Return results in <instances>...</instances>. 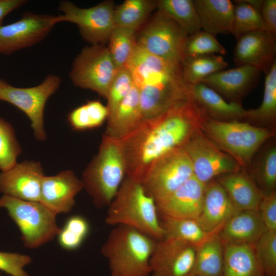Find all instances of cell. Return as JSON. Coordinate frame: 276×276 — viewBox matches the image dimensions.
<instances>
[{
    "mask_svg": "<svg viewBox=\"0 0 276 276\" xmlns=\"http://www.w3.org/2000/svg\"><path fill=\"white\" fill-rule=\"evenodd\" d=\"M208 118L191 98L155 117L144 120L120 139L126 163V176L141 182L151 165L175 149L182 148L201 129Z\"/></svg>",
    "mask_w": 276,
    "mask_h": 276,
    "instance_id": "obj_1",
    "label": "cell"
},
{
    "mask_svg": "<svg viewBox=\"0 0 276 276\" xmlns=\"http://www.w3.org/2000/svg\"><path fill=\"white\" fill-rule=\"evenodd\" d=\"M125 66L140 91L143 120L158 116L189 98L181 63L155 56L136 44Z\"/></svg>",
    "mask_w": 276,
    "mask_h": 276,
    "instance_id": "obj_2",
    "label": "cell"
},
{
    "mask_svg": "<svg viewBox=\"0 0 276 276\" xmlns=\"http://www.w3.org/2000/svg\"><path fill=\"white\" fill-rule=\"evenodd\" d=\"M107 207L108 225L129 226L156 241L164 238L156 202L140 182L126 176Z\"/></svg>",
    "mask_w": 276,
    "mask_h": 276,
    "instance_id": "obj_3",
    "label": "cell"
},
{
    "mask_svg": "<svg viewBox=\"0 0 276 276\" xmlns=\"http://www.w3.org/2000/svg\"><path fill=\"white\" fill-rule=\"evenodd\" d=\"M126 176L120 139L103 134L98 153L84 170L81 181L97 208L108 206Z\"/></svg>",
    "mask_w": 276,
    "mask_h": 276,
    "instance_id": "obj_4",
    "label": "cell"
},
{
    "mask_svg": "<svg viewBox=\"0 0 276 276\" xmlns=\"http://www.w3.org/2000/svg\"><path fill=\"white\" fill-rule=\"evenodd\" d=\"M155 242L134 228L115 226L101 248L110 276H150V260Z\"/></svg>",
    "mask_w": 276,
    "mask_h": 276,
    "instance_id": "obj_5",
    "label": "cell"
},
{
    "mask_svg": "<svg viewBox=\"0 0 276 276\" xmlns=\"http://www.w3.org/2000/svg\"><path fill=\"white\" fill-rule=\"evenodd\" d=\"M202 131L221 150L244 169H248L255 154L275 130L256 126L243 121H217L208 118Z\"/></svg>",
    "mask_w": 276,
    "mask_h": 276,
    "instance_id": "obj_6",
    "label": "cell"
},
{
    "mask_svg": "<svg viewBox=\"0 0 276 276\" xmlns=\"http://www.w3.org/2000/svg\"><path fill=\"white\" fill-rule=\"evenodd\" d=\"M5 208L19 227L24 244L35 248L52 240L61 231L57 214L39 202L21 200L4 195L0 208Z\"/></svg>",
    "mask_w": 276,
    "mask_h": 276,
    "instance_id": "obj_7",
    "label": "cell"
},
{
    "mask_svg": "<svg viewBox=\"0 0 276 276\" xmlns=\"http://www.w3.org/2000/svg\"><path fill=\"white\" fill-rule=\"evenodd\" d=\"M193 175L191 161L183 148H179L155 160L140 183L157 202L166 198Z\"/></svg>",
    "mask_w": 276,
    "mask_h": 276,
    "instance_id": "obj_8",
    "label": "cell"
},
{
    "mask_svg": "<svg viewBox=\"0 0 276 276\" xmlns=\"http://www.w3.org/2000/svg\"><path fill=\"white\" fill-rule=\"evenodd\" d=\"M188 35L174 20L157 10L150 20L136 33V44L162 59L181 63Z\"/></svg>",
    "mask_w": 276,
    "mask_h": 276,
    "instance_id": "obj_9",
    "label": "cell"
},
{
    "mask_svg": "<svg viewBox=\"0 0 276 276\" xmlns=\"http://www.w3.org/2000/svg\"><path fill=\"white\" fill-rule=\"evenodd\" d=\"M117 71L108 48L92 44L84 48L77 56L70 77L75 86L90 89L106 98Z\"/></svg>",
    "mask_w": 276,
    "mask_h": 276,
    "instance_id": "obj_10",
    "label": "cell"
},
{
    "mask_svg": "<svg viewBox=\"0 0 276 276\" xmlns=\"http://www.w3.org/2000/svg\"><path fill=\"white\" fill-rule=\"evenodd\" d=\"M60 83V78L53 75H48L39 85L31 87H14L5 81L0 85V100L7 102L22 111L31 122L35 138L43 141L46 138L43 123L44 106Z\"/></svg>",
    "mask_w": 276,
    "mask_h": 276,
    "instance_id": "obj_11",
    "label": "cell"
},
{
    "mask_svg": "<svg viewBox=\"0 0 276 276\" xmlns=\"http://www.w3.org/2000/svg\"><path fill=\"white\" fill-rule=\"evenodd\" d=\"M59 8L63 14L57 16L58 22L75 24L83 39L92 44H102L108 41L116 26L112 1H105L90 8H80L71 2L63 1Z\"/></svg>",
    "mask_w": 276,
    "mask_h": 276,
    "instance_id": "obj_12",
    "label": "cell"
},
{
    "mask_svg": "<svg viewBox=\"0 0 276 276\" xmlns=\"http://www.w3.org/2000/svg\"><path fill=\"white\" fill-rule=\"evenodd\" d=\"M182 148L191 161L194 176L204 185L220 175L234 172L242 168L201 129L193 134Z\"/></svg>",
    "mask_w": 276,
    "mask_h": 276,
    "instance_id": "obj_13",
    "label": "cell"
},
{
    "mask_svg": "<svg viewBox=\"0 0 276 276\" xmlns=\"http://www.w3.org/2000/svg\"><path fill=\"white\" fill-rule=\"evenodd\" d=\"M57 16L24 14L18 21L0 26V54L10 55L43 39L58 22Z\"/></svg>",
    "mask_w": 276,
    "mask_h": 276,
    "instance_id": "obj_14",
    "label": "cell"
},
{
    "mask_svg": "<svg viewBox=\"0 0 276 276\" xmlns=\"http://www.w3.org/2000/svg\"><path fill=\"white\" fill-rule=\"evenodd\" d=\"M196 247L174 238L156 241L150 260L151 276H187L192 273Z\"/></svg>",
    "mask_w": 276,
    "mask_h": 276,
    "instance_id": "obj_15",
    "label": "cell"
},
{
    "mask_svg": "<svg viewBox=\"0 0 276 276\" xmlns=\"http://www.w3.org/2000/svg\"><path fill=\"white\" fill-rule=\"evenodd\" d=\"M275 57L276 35L260 30L237 39L233 60L236 66L249 65L266 75L276 63Z\"/></svg>",
    "mask_w": 276,
    "mask_h": 276,
    "instance_id": "obj_16",
    "label": "cell"
},
{
    "mask_svg": "<svg viewBox=\"0 0 276 276\" xmlns=\"http://www.w3.org/2000/svg\"><path fill=\"white\" fill-rule=\"evenodd\" d=\"M44 176L40 162L17 163L12 169L0 172V192L21 200L40 202Z\"/></svg>",
    "mask_w": 276,
    "mask_h": 276,
    "instance_id": "obj_17",
    "label": "cell"
},
{
    "mask_svg": "<svg viewBox=\"0 0 276 276\" xmlns=\"http://www.w3.org/2000/svg\"><path fill=\"white\" fill-rule=\"evenodd\" d=\"M204 184L194 175L163 200L156 202L159 216L196 220L202 208Z\"/></svg>",
    "mask_w": 276,
    "mask_h": 276,
    "instance_id": "obj_18",
    "label": "cell"
},
{
    "mask_svg": "<svg viewBox=\"0 0 276 276\" xmlns=\"http://www.w3.org/2000/svg\"><path fill=\"white\" fill-rule=\"evenodd\" d=\"M83 189L81 180L71 170L51 176H44L40 202L57 214L68 213L75 204V196Z\"/></svg>",
    "mask_w": 276,
    "mask_h": 276,
    "instance_id": "obj_19",
    "label": "cell"
},
{
    "mask_svg": "<svg viewBox=\"0 0 276 276\" xmlns=\"http://www.w3.org/2000/svg\"><path fill=\"white\" fill-rule=\"evenodd\" d=\"M261 72L249 65L223 70L204 79L202 82L229 100L241 103L242 100L257 85Z\"/></svg>",
    "mask_w": 276,
    "mask_h": 276,
    "instance_id": "obj_20",
    "label": "cell"
},
{
    "mask_svg": "<svg viewBox=\"0 0 276 276\" xmlns=\"http://www.w3.org/2000/svg\"><path fill=\"white\" fill-rule=\"evenodd\" d=\"M237 212L227 192L215 179L204 185L202 210L196 219L204 231L219 232Z\"/></svg>",
    "mask_w": 276,
    "mask_h": 276,
    "instance_id": "obj_21",
    "label": "cell"
},
{
    "mask_svg": "<svg viewBox=\"0 0 276 276\" xmlns=\"http://www.w3.org/2000/svg\"><path fill=\"white\" fill-rule=\"evenodd\" d=\"M190 97L206 117L217 121H243L246 109L241 103L226 101L222 97L205 83L189 85Z\"/></svg>",
    "mask_w": 276,
    "mask_h": 276,
    "instance_id": "obj_22",
    "label": "cell"
},
{
    "mask_svg": "<svg viewBox=\"0 0 276 276\" xmlns=\"http://www.w3.org/2000/svg\"><path fill=\"white\" fill-rule=\"evenodd\" d=\"M267 229L258 209L239 211L223 225L218 236L224 244L255 245Z\"/></svg>",
    "mask_w": 276,
    "mask_h": 276,
    "instance_id": "obj_23",
    "label": "cell"
},
{
    "mask_svg": "<svg viewBox=\"0 0 276 276\" xmlns=\"http://www.w3.org/2000/svg\"><path fill=\"white\" fill-rule=\"evenodd\" d=\"M215 179L227 192L238 211L258 209L264 195L245 169L220 175Z\"/></svg>",
    "mask_w": 276,
    "mask_h": 276,
    "instance_id": "obj_24",
    "label": "cell"
},
{
    "mask_svg": "<svg viewBox=\"0 0 276 276\" xmlns=\"http://www.w3.org/2000/svg\"><path fill=\"white\" fill-rule=\"evenodd\" d=\"M107 121L104 134L118 139L126 136L141 124L143 119L140 91L134 85Z\"/></svg>",
    "mask_w": 276,
    "mask_h": 276,
    "instance_id": "obj_25",
    "label": "cell"
},
{
    "mask_svg": "<svg viewBox=\"0 0 276 276\" xmlns=\"http://www.w3.org/2000/svg\"><path fill=\"white\" fill-rule=\"evenodd\" d=\"M201 30L214 36L231 33L234 3L229 0H194Z\"/></svg>",
    "mask_w": 276,
    "mask_h": 276,
    "instance_id": "obj_26",
    "label": "cell"
},
{
    "mask_svg": "<svg viewBox=\"0 0 276 276\" xmlns=\"http://www.w3.org/2000/svg\"><path fill=\"white\" fill-rule=\"evenodd\" d=\"M223 276H264L255 245L224 244Z\"/></svg>",
    "mask_w": 276,
    "mask_h": 276,
    "instance_id": "obj_27",
    "label": "cell"
},
{
    "mask_svg": "<svg viewBox=\"0 0 276 276\" xmlns=\"http://www.w3.org/2000/svg\"><path fill=\"white\" fill-rule=\"evenodd\" d=\"M243 121L256 126L275 130L276 63L266 75L261 105L257 108L246 109Z\"/></svg>",
    "mask_w": 276,
    "mask_h": 276,
    "instance_id": "obj_28",
    "label": "cell"
},
{
    "mask_svg": "<svg viewBox=\"0 0 276 276\" xmlns=\"http://www.w3.org/2000/svg\"><path fill=\"white\" fill-rule=\"evenodd\" d=\"M273 140L274 137L264 144V146L249 167L251 169L249 175L264 195L275 191L276 145Z\"/></svg>",
    "mask_w": 276,
    "mask_h": 276,
    "instance_id": "obj_29",
    "label": "cell"
},
{
    "mask_svg": "<svg viewBox=\"0 0 276 276\" xmlns=\"http://www.w3.org/2000/svg\"><path fill=\"white\" fill-rule=\"evenodd\" d=\"M224 243L216 235L196 247L192 273L223 276Z\"/></svg>",
    "mask_w": 276,
    "mask_h": 276,
    "instance_id": "obj_30",
    "label": "cell"
},
{
    "mask_svg": "<svg viewBox=\"0 0 276 276\" xmlns=\"http://www.w3.org/2000/svg\"><path fill=\"white\" fill-rule=\"evenodd\" d=\"M159 217L165 233L164 238L178 239L196 247L219 232H205L195 219Z\"/></svg>",
    "mask_w": 276,
    "mask_h": 276,
    "instance_id": "obj_31",
    "label": "cell"
},
{
    "mask_svg": "<svg viewBox=\"0 0 276 276\" xmlns=\"http://www.w3.org/2000/svg\"><path fill=\"white\" fill-rule=\"evenodd\" d=\"M184 81L188 85L202 81L209 76L224 70L227 63L220 55L210 54L185 57L181 62Z\"/></svg>",
    "mask_w": 276,
    "mask_h": 276,
    "instance_id": "obj_32",
    "label": "cell"
},
{
    "mask_svg": "<svg viewBox=\"0 0 276 276\" xmlns=\"http://www.w3.org/2000/svg\"><path fill=\"white\" fill-rule=\"evenodd\" d=\"M156 8L176 21L188 36L201 30L193 1L159 0Z\"/></svg>",
    "mask_w": 276,
    "mask_h": 276,
    "instance_id": "obj_33",
    "label": "cell"
},
{
    "mask_svg": "<svg viewBox=\"0 0 276 276\" xmlns=\"http://www.w3.org/2000/svg\"><path fill=\"white\" fill-rule=\"evenodd\" d=\"M156 7L157 1L125 0L114 8L115 25L138 31Z\"/></svg>",
    "mask_w": 276,
    "mask_h": 276,
    "instance_id": "obj_34",
    "label": "cell"
},
{
    "mask_svg": "<svg viewBox=\"0 0 276 276\" xmlns=\"http://www.w3.org/2000/svg\"><path fill=\"white\" fill-rule=\"evenodd\" d=\"M106 106L100 101L91 100L73 109L67 116L71 127L78 131L97 128L107 119Z\"/></svg>",
    "mask_w": 276,
    "mask_h": 276,
    "instance_id": "obj_35",
    "label": "cell"
},
{
    "mask_svg": "<svg viewBox=\"0 0 276 276\" xmlns=\"http://www.w3.org/2000/svg\"><path fill=\"white\" fill-rule=\"evenodd\" d=\"M136 30L115 26L109 39L107 47L117 69L125 66L136 46Z\"/></svg>",
    "mask_w": 276,
    "mask_h": 276,
    "instance_id": "obj_36",
    "label": "cell"
},
{
    "mask_svg": "<svg viewBox=\"0 0 276 276\" xmlns=\"http://www.w3.org/2000/svg\"><path fill=\"white\" fill-rule=\"evenodd\" d=\"M231 33L236 39L248 33L265 30L260 12L245 2L234 1Z\"/></svg>",
    "mask_w": 276,
    "mask_h": 276,
    "instance_id": "obj_37",
    "label": "cell"
},
{
    "mask_svg": "<svg viewBox=\"0 0 276 276\" xmlns=\"http://www.w3.org/2000/svg\"><path fill=\"white\" fill-rule=\"evenodd\" d=\"M21 149L12 126L0 118V170L6 171L16 164V158Z\"/></svg>",
    "mask_w": 276,
    "mask_h": 276,
    "instance_id": "obj_38",
    "label": "cell"
},
{
    "mask_svg": "<svg viewBox=\"0 0 276 276\" xmlns=\"http://www.w3.org/2000/svg\"><path fill=\"white\" fill-rule=\"evenodd\" d=\"M226 54L224 47L214 36L202 30L189 35L184 47L185 57Z\"/></svg>",
    "mask_w": 276,
    "mask_h": 276,
    "instance_id": "obj_39",
    "label": "cell"
},
{
    "mask_svg": "<svg viewBox=\"0 0 276 276\" xmlns=\"http://www.w3.org/2000/svg\"><path fill=\"white\" fill-rule=\"evenodd\" d=\"M89 229V224L84 217L72 216L67 220L58 235L59 243L65 249H76L81 245Z\"/></svg>",
    "mask_w": 276,
    "mask_h": 276,
    "instance_id": "obj_40",
    "label": "cell"
},
{
    "mask_svg": "<svg viewBox=\"0 0 276 276\" xmlns=\"http://www.w3.org/2000/svg\"><path fill=\"white\" fill-rule=\"evenodd\" d=\"M264 276H276V231H266L255 244Z\"/></svg>",
    "mask_w": 276,
    "mask_h": 276,
    "instance_id": "obj_41",
    "label": "cell"
},
{
    "mask_svg": "<svg viewBox=\"0 0 276 276\" xmlns=\"http://www.w3.org/2000/svg\"><path fill=\"white\" fill-rule=\"evenodd\" d=\"M133 85L132 75L126 66L117 70L106 98L107 100L108 117L129 94Z\"/></svg>",
    "mask_w": 276,
    "mask_h": 276,
    "instance_id": "obj_42",
    "label": "cell"
},
{
    "mask_svg": "<svg viewBox=\"0 0 276 276\" xmlns=\"http://www.w3.org/2000/svg\"><path fill=\"white\" fill-rule=\"evenodd\" d=\"M31 262L28 256L0 251V270L11 276H29L24 268Z\"/></svg>",
    "mask_w": 276,
    "mask_h": 276,
    "instance_id": "obj_43",
    "label": "cell"
},
{
    "mask_svg": "<svg viewBox=\"0 0 276 276\" xmlns=\"http://www.w3.org/2000/svg\"><path fill=\"white\" fill-rule=\"evenodd\" d=\"M258 210L268 231H276V192L264 195Z\"/></svg>",
    "mask_w": 276,
    "mask_h": 276,
    "instance_id": "obj_44",
    "label": "cell"
},
{
    "mask_svg": "<svg viewBox=\"0 0 276 276\" xmlns=\"http://www.w3.org/2000/svg\"><path fill=\"white\" fill-rule=\"evenodd\" d=\"M260 14L264 29L276 35V1L264 0Z\"/></svg>",
    "mask_w": 276,
    "mask_h": 276,
    "instance_id": "obj_45",
    "label": "cell"
},
{
    "mask_svg": "<svg viewBox=\"0 0 276 276\" xmlns=\"http://www.w3.org/2000/svg\"><path fill=\"white\" fill-rule=\"evenodd\" d=\"M26 2L25 0H0V26L7 15Z\"/></svg>",
    "mask_w": 276,
    "mask_h": 276,
    "instance_id": "obj_46",
    "label": "cell"
},
{
    "mask_svg": "<svg viewBox=\"0 0 276 276\" xmlns=\"http://www.w3.org/2000/svg\"><path fill=\"white\" fill-rule=\"evenodd\" d=\"M257 11L260 12L264 0H244Z\"/></svg>",
    "mask_w": 276,
    "mask_h": 276,
    "instance_id": "obj_47",
    "label": "cell"
},
{
    "mask_svg": "<svg viewBox=\"0 0 276 276\" xmlns=\"http://www.w3.org/2000/svg\"><path fill=\"white\" fill-rule=\"evenodd\" d=\"M187 276H198L197 275L194 274L193 273H190V274L188 275Z\"/></svg>",
    "mask_w": 276,
    "mask_h": 276,
    "instance_id": "obj_48",
    "label": "cell"
},
{
    "mask_svg": "<svg viewBox=\"0 0 276 276\" xmlns=\"http://www.w3.org/2000/svg\"><path fill=\"white\" fill-rule=\"evenodd\" d=\"M4 81V80L0 79V85L2 84Z\"/></svg>",
    "mask_w": 276,
    "mask_h": 276,
    "instance_id": "obj_49",
    "label": "cell"
},
{
    "mask_svg": "<svg viewBox=\"0 0 276 276\" xmlns=\"http://www.w3.org/2000/svg\"><path fill=\"white\" fill-rule=\"evenodd\" d=\"M0 276H2V275H1V272H0Z\"/></svg>",
    "mask_w": 276,
    "mask_h": 276,
    "instance_id": "obj_50",
    "label": "cell"
}]
</instances>
